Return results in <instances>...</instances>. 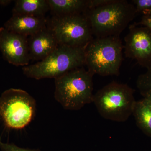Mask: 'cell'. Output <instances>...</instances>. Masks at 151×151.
I'll return each instance as SVG.
<instances>
[{
    "label": "cell",
    "mask_w": 151,
    "mask_h": 151,
    "mask_svg": "<svg viewBox=\"0 0 151 151\" xmlns=\"http://www.w3.org/2000/svg\"><path fill=\"white\" fill-rule=\"evenodd\" d=\"M36 110L35 99L22 89H7L0 97V117L10 129L26 127L34 118Z\"/></svg>",
    "instance_id": "cell-6"
},
{
    "label": "cell",
    "mask_w": 151,
    "mask_h": 151,
    "mask_svg": "<svg viewBox=\"0 0 151 151\" xmlns=\"http://www.w3.org/2000/svg\"><path fill=\"white\" fill-rule=\"evenodd\" d=\"M141 94L144 97L143 100L145 101L151 111V90L143 92L141 93Z\"/></svg>",
    "instance_id": "cell-19"
},
{
    "label": "cell",
    "mask_w": 151,
    "mask_h": 151,
    "mask_svg": "<svg viewBox=\"0 0 151 151\" xmlns=\"http://www.w3.org/2000/svg\"><path fill=\"white\" fill-rule=\"evenodd\" d=\"M12 2V1L11 0H0V5L4 6H6L9 5Z\"/></svg>",
    "instance_id": "cell-20"
},
{
    "label": "cell",
    "mask_w": 151,
    "mask_h": 151,
    "mask_svg": "<svg viewBox=\"0 0 151 151\" xmlns=\"http://www.w3.org/2000/svg\"><path fill=\"white\" fill-rule=\"evenodd\" d=\"M134 94L127 84L113 81L94 94L93 103L104 119L125 122L133 113L136 102Z\"/></svg>",
    "instance_id": "cell-5"
},
{
    "label": "cell",
    "mask_w": 151,
    "mask_h": 151,
    "mask_svg": "<svg viewBox=\"0 0 151 151\" xmlns=\"http://www.w3.org/2000/svg\"><path fill=\"white\" fill-rule=\"evenodd\" d=\"M131 3L134 6L137 13L143 14L151 9V0H133Z\"/></svg>",
    "instance_id": "cell-16"
},
{
    "label": "cell",
    "mask_w": 151,
    "mask_h": 151,
    "mask_svg": "<svg viewBox=\"0 0 151 151\" xmlns=\"http://www.w3.org/2000/svg\"><path fill=\"white\" fill-rule=\"evenodd\" d=\"M129 29L124 39L125 55L148 68L151 65V30L137 24L130 26Z\"/></svg>",
    "instance_id": "cell-8"
},
{
    "label": "cell",
    "mask_w": 151,
    "mask_h": 151,
    "mask_svg": "<svg viewBox=\"0 0 151 151\" xmlns=\"http://www.w3.org/2000/svg\"><path fill=\"white\" fill-rule=\"evenodd\" d=\"M0 149L2 151H40L35 149L24 148L19 147L13 143H4L0 138Z\"/></svg>",
    "instance_id": "cell-17"
},
{
    "label": "cell",
    "mask_w": 151,
    "mask_h": 151,
    "mask_svg": "<svg viewBox=\"0 0 151 151\" xmlns=\"http://www.w3.org/2000/svg\"><path fill=\"white\" fill-rule=\"evenodd\" d=\"M47 22L45 17L12 15L4 27L12 32L29 37L47 27Z\"/></svg>",
    "instance_id": "cell-11"
},
{
    "label": "cell",
    "mask_w": 151,
    "mask_h": 151,
    "mask_svg": "<svg viewBox=\"0 0 151 151\" xmlns=\"http://www.w3.org/2000/svg\"><path fill=\"white\" fill-rule=\"evenodd\" d=\"M93 76L82 67L55 78V99L69 111H78L93 103Z\"/></svg>",
    "instance_id": "cell-2"
},
{
    "label": "cell",
    "mask_w": 151,
    "mask_h": 151,
    "mask_svg": "<svg viewBox=\"0 0 151 151\" xmlns=\"http://www.w3.org/2000/svg\"><path fill=\"white\" fill-rule=\"evenodd\" d=\"M147 70L148 71H151V65H150V66L147 68Z\"/></svg>",
    "instance_id": "cell-22"
},
{
    "label": "cell",
    "mask_w": 151,
    "mask_h": 151,
    "mask_svg": "<svg viewBox=\"0 0 151 151\" xmlns=\"http://www.w3.org/2000/svg\"><path fill=\"white\" fill-rule=\"evenodd\" d=\"M143 14L144 15H149L151 14V9L150 10L147 11V12H145L143 13Z\"/></svg>",
    "instance_id": "cell-21"
},
{
    "label": "cell",
    "mask_w": 151,
    "mask_h": 151,
    "mask_svg": "<svg viewBox=\"0 0 151 151\" xmlns=\"http://www.w3.org/2000/svg\"><path fill=\"white\" fill-rule=\"evenodd\" d=\"M84 47L58 45L44 59L22 68L27 77L36 80L55 78L76 68L85 66Z\"/></svg>",
    "instance_id": "cell-4"
},
{
    "label": "cell",
    "mask_w": 151,
    "mask_h": 151,
    "mask_svg": "<svg viewBox=\"0 0 151 151\" xmlns=\"http://www.w3.org/2000/svg\"><path fill=\"white\" fill-rule=\"evenodd\" d=\"M137 85L141 94L151 90V71L147 70L146 73L139 76Z\"/></svg>",
    "instance_id": "cell-15"
},
{
    "label": "cell",
    "mask_w": 151,
    "mask_h": 151,
    "mask_svg": "<svg viewBox=\"0 0 151 151\" xmlns=\"http://www.w3.org/2000/svg\"><path fill=\"white\" fill-rule=\"evenodd\" d=\"M124 48L120 36L93 38L85 49V65L94 76L118 75Z\"/></svg>",
    "instance_id": "cell-3"
},
{
    "label": "cell",
    "mask_w": 151,
    "mask_h": 151,
    "mask_svg": "<svg viewBox=\"0 0 151 151\" xmlns=\"http://www.w3.org/2000/svg\"><path fill=\"white\" fill-rule=\"evenodd\" d=\"M137 24L146 27L151 30V14L144 15L141 21Z\"/></svg>",
    "instance_id": "cell-18"
},
{
    "label": "cell",
    "mask_w": 151,
    "mask_h": 151,
    "mask_svg": "<svg viewBox=\"0 0 151 151\" xmlns=\"http://www.w3.org/2000/svg\"><path fill=\"white\" fill-rule=\"evenodd\" d=\"M50 10L47 0H17L12 10L13 15L45 17Z\"/></svg>",
    "instance_id": "cell-13"
},
{
    "label": "cell",
    "mask_w": 151,
    "mask_h": 151,
    "mask_svg": "<svg viewBox=\"0 0 151 151\" xmlns=\"http://www.w3.org/2000/svg\"><path fill=\"white\" fill-rule=\"evenodd\" d=\"M132 115L137 127L151 137V111L143 99L136 101Z\"/></svg>",
    "instance_id": "cell-14"
},
{
    "label": "cell",
    "mask_w": 151,
    "mask_h": 151,
    "mask_svg": "<svg viewBox=\"0 0 151 151\" xmlns=\"http://www.w3.org/2000/svg\"><path fill=\"white\" fill-rule=\"evenodd\" d=\"M47 27L58 45L84 47L94 38L88 19L84 13L53 15L48 20Z\"/></svg>",
    "instance_id": "cell-7"
},
{
    "label": "cell",
    "mask_w": 151,
    "mask_h": 151,
    "mask_svg": "<svg viewBox=\"0 0 151 151\" xmlns=\"http://www.w3.org/2000/svg\"><path fill=\"white\" fill-rule=\"evenodd\" d=\"M30 60L40 61L58 46L53 33L48 27L28 37Z\"/></svg>",
    "instance_id": "cell-10"
},
{
    "label": "cell",
    "mask_w": 151,
    "mask_h": 151,
    "mask_svg": "<svg viewBox=\"0 0 151 151\" xmlns=\"http://www.w3.org/2000/svg\"><path fill=\"white\" fill-rule=\"evenodd\" d=\"M27 37L0 28V50L4 59L15 66L29 65L30 60Z\"/></svg>",
    "instance_id": "cell-9"
},
{
    "label": "cell",
    "mask_w": 151,
    "mask_h": 151,
    "mask_svg": "<svg viewBox=\"0 0 151 151\" xmlns=\"http://www.w3.org/2000/svg\"><path fill=\"white\" fill-rule=\"evenodd\" d=\"M53 15L83 14L89 9V0H47Z\"/></svg>",
    "instance_id": "cell-12"
},
{
    "label": "cell",
    "mask_w": 151,
    "mask_h": 151,
    "mask_svg": "<svg viewBox=\"0 0 151 151\" xmlns=\"http://www.w3.org/2000/svg\"><path fill=\"white\" fill-rule=\"evenodd\" d=\"M92 35L95 37L119 36L134 19V6L126 0H111L104 5L87 10Z\"/></svg>",
    "instance_id": "cell-1"
}]
</instances>
